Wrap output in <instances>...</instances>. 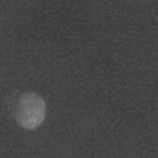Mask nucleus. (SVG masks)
Wrapping results in <instances>:
<instances>
[{
  "mask_svg": "<svg viewBox=\"0 0 158 158\" xmlns=\"http://www.w3.org/2000/svg\"><path fill=\"white\" fill-rule=\"evenodd\" d=\"M46 115L44 100L35 93H27L22 96L17 107V122L26 129H35L41 125Z\"/></svg>",
  "mask_w": 158,
  "mask_h": 158,
  "instance_id": "obj_1",
  "label": "nucleus"
}]
</instances>
